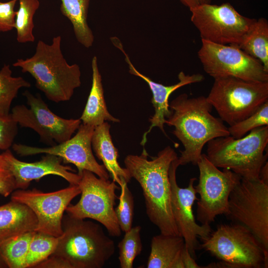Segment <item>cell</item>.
Returning <instances> with one entry per match:
<instances>
[{"instance_id": "obj_38", "label": "cell", "mask_w": 268, "mask_h": 268, "mask_svg": "<svg viewBox=\"0 0 268 268\" xmlns=\"http://www.w3.org/2000/svg\"><path fill=\"white\" fill-rule=\"evenodd\" d=\"M260 178L266 182L268 183V163H266L262 167L260 173Z\"/></svg>"}, {"instance_id": "obj_27", "label": "cell", "mask_w": 268, "mask_h": 268, "mask_svg": "<svg viewBox=\"0 0 268 268\" xmlns=\"http://www.w3.org/2000/svg\"><path fill=\"white\" fill-rule=\"evenodd\" d=\"M19 7L16 11L14 28L16 30V40L20 43L33 42L35 38L33 33L34 28L33 18L38 9V0H18Z\"/></svg>"}, {"instance_id": "obj_39", "label": "cell", "mask_w": 268, "mask_h": 268, "mask_svg": "<svg viewBox=\"0 0 268 268\" xmlns=\"http://www.w3.org/2000/svg\"><path fill=\"white\" fill-rule=\"evenodd\" d=\"M7 266L0 251V268H6Z\"/></svg>"}, {"instance_id": "obj_12", "label": "cell", "mask_w": 268, "mask_h": 268, "mask_svg": "<svg viewBox=\"0 0 268 268\" xmlns=\"http://www.w3.org/2000/svg\"><path fill=\"white\" fill-rule=\"evenodd\" d=\"M198 55L204 71L213 78L233 76L249 81L268 82V70L258 60L238 46L201 40Z\"/></svg>"}, {"instance_id": "obj_16", "label": "cell", "mask_w": 268, "mask_h": 268, "mask_svg": "<svg viewBox=\"0 0 268 268\" xmlns=\"http://www.w3.org/2000/svg\"><path fill=\"white\" fill-rule=\"evenodd\" d=\"M178 158L172 162L169 171L171 209L179 233L183 237L189 253L194 258L196 251L199 247L197 238L199 237L201 239L208 236L212 229L210 225H200L195 220L193 205L195 201L198 200L194 185L197 178H191L186 188H180L177 184L176 173L180 166Z\"/></svg>"}, {"instance_id": "obj_19", "label": "cell", "mask_w": 268, "mask_h": 268, "mask_svg": "<svg viewBox=\"0 0 268 268\" xmlns=\"http://www.w3.org/2000/svg\"><path fill=\"white\" fill-rule=\"evenodd\" d=\"M110 125L104 122L94 128L91 145L95 155L103 163V165L112 181L120 186L122 179L128 183L132 178L126 168L119 164V153L114 146L110 133Z\"/></svg>"}, {"instance_id": "obj_7", "label": "cell", "mask_w": 268, "mask_h": 268, "mask_svg": "<svg viewBox=\"0 0 268 268\" xmlns=\"http://www.w3.org/2000/svg\"><path fill=\"white\" fill-rule=\"evenodd\" d=\"M214 79L206 99L229 126L247 118L268 101V82L233 76Z\"/></svg>"}, {"instance_id": "obj_26", "label": "cell", "mask_w": 268, "mask_h": 268, "mask_svg": "<svg viewBox=\"0 0 268 268\" xmlns=\"http://www.w3.org/2000/svg\"><path fill=\"white\" fill-rule=\"evenodd\" d=\"M30 87L31 83L22 77L12 76L10 66L4 65L0 70V114H9L12 102L19 90Z\"/></svg>"}, {"instance_id": "obj_35", "label": "cell", "mask_w": 268, "mask_h": 268, "mask_svg": "<svg viewBox=\"0 0 268 268\" xmlns=\"http://www.w3.org/2000/svg\"><path fill=\"white\" fill-rule=\"evenodd\" d=\"M34 268H72L71 265L64 259L51 255L44 261L37 264Z\"/></svg>"}, {"instance_id": "obj_28", "label": "cell", "mask_w": 268, "mask_h": 268, "mask_svg": "<svg viewBox=\"0 0 268 268\" xmlns=\"http://www.w3.org/2000/svg\"><path fill=\"white\" fill-rule=\"evenodd\" d=\"M58 237L35 231L30 242L26 258L25 268H34L54 252Z\"/></svg>"}, {"instance_id": "obj_17", "label": "cell", "mask_w": 268, "mask_h": 268, "mask_svg": "<svg viewBox=\"0 0 268 268\" xmlns=\"http://www.w3.org/2000/svg\"><path fill=\"white\" fill-rule=\"evenodd\" d=\"M111 40L113 44L119 48L124 54L125 61L128 64L129 72L134 75L139 77L144 80L150 89L152 98L151 103L154 108V113L149 119L150 126L149 129L143 136L141 144L144 145L146 142V136L154 127H158L166 135L164 129L166 119L170 117L172 111L169 108V98L171 94L178 88L192 83L200 82L203 81L204 77L200 73L186 74L184 72L180 71L178 77L179 81L171 85H164L152 80L148 77L139 72L131 63L129 56L123 49L121 41L116 37H113Z\"/></svg>"}, {"instance_id": "obj_34", "label": "cell", "mask_w": 268, "mask_h": 268, "mask_svg": "<svg viewBox=\"0 0 268 268\" xmlns=\"http://www.w3.org/2000/svg\"><path fill=\"white\" fill-rule=\"evenodd\" d=\"M17 0L0 1V32L9 31L14 28L16 11L14 8Z\"/></svg>"}, {"instance_id": "obj_14", "label": "cell", "mask_w": 268, "mask_h": 268, "mask_svg": "<svg viewBox=\"0 0 268 268\" xmlns=\"http://www.w3.org/2000/svg\"><path fill=\"white\" fill-rule=\"evenodd\" d=\"M78 185H69L55 192L44 193L37 189L13 191L11 200L23 203L34 212L37 219L35 231L56 237L63 234L62 219L71 201L80 194Z\"/></svg>"}, {"instance_id": "obj_23", "label": "cell", "mask_w": 268, "mask_h": 268, "mask_svg": "<svg viewBox=\"0 0 268 268\" xmlns=\"http://www.w3.org/2000/svg\"><path fill=\"white\" fill-rule=\"evenodd\" d=\"M61 11L72 24L77 41L85 48L93 45L94 37L87 23L90 0H61Z\"/></svg>"}, {"instance_id": "obj_15", "label": "cell", "mask_w": 268, "mask_h": 268, "mask_svg": "<svg viewBox=\"0 0 268 268\" xmlns=\"http://www.w3.org/2000/svg\"><path fill=\"white\" fill-rule=\"evenodd\" d=\"M95 127L81 124L75 135L61 143L48 147H37L13 143L12 148L16 154L26 156L39 154H49L61 157L64 164L74 165L80 175L85 170L92 172L98 177L109 180L110 176L103 165L96 161L91 145Z\"/></svg>"}, {"instance_id": "obj_33", "label": "cell", "mask_w": 268, "mask_h": 268, "mask_svg": "<svg viewBox=\"0 0 268 268\" xmlns=\"http://www.w3.org/2000/svg\"><path fill=\"white\" fill-rule=\"evenodd\" d=\"M16 190L15 180L8 164L0 154V195L6 197Z\"/></svg>"}, {"instance_id": "obj_10", "label": "cell", "mask_w": 268, "mask_h": 268, "mask_svg": "<svg viewBox=\"0 0 268 268\" xmlns=\"http://www.w3.org/2000/svg\"><path fill=\"white\" fill-rule=\"evenodd\" d=\"M190 11L201 40L222 45L238 46L256 20L241 15L229 2L204 4Z\"/></svg>"}, {"instance_id": "obj_4", "label": "cell", "mask_w": 268, "mask_h": 268, "mask_svg": "<svg viewBox=\"0 0 268 268\" xmlns=\"http://www.w3.org/2000/svg\"><path fill=\"white\" fill-rule=\"evenodd\" d=\"M63 234L53 255L67 261L72 268H101L113 256L115 245L98 223L72 217L62 219Z\"/></svg>"}, {"instance_id": "obj_37", "label": "cell", "mask_w": 268, "mask_h": 268, "mask_svg": "<svg viewBox=\"0 0 268 268\" xmlns=\"http://www.w3.org/2000/svg\"><path fill=\"white\" fill-rule=\"evenodd\" d=\"M212 0H180L182 4L189 9L207 3H211Z\"/></svg>"}, {"instance_id": "obj_25", "label": "cell", "mask_w": 268, "mask_h": 268, "mask_svg": "<svg viewBox=\"0 0 268 268\" xmlns=\"http://www.w3.org/2000/svg\"><path fill=\"white\" fill-rule=\"evenodd\" d=\"M35 232L19 234L0 244V251L7 268H25L29 245Z\"/></svg>"}, {"instance_id": "obj_13", "label": "cell", "mask_w": 268, "mask_h": 268, "mask_svg": "<svg viewBox=\"0 0 268 268\" xmlns=\"http://www.w3.org/2000/svg\"><path fill=\"white\" fill-rule=\"evenodd\" d=\"M23 95L29 108L16 105L10 113L12 118L21 127L35 131L41 141L50 146L70 139L81 124L80 119H67L54 113L39 94L34 95L25 90Z\"/></svg>"}, {"instance_id": "obj_32", "label": "cell", "mask_w": 268, "mask_h": 268, "mask_svg": "<svg viewBox=\"0 0 268 268\" xmlns=\"http://www.w3.org/2000/svg\"><path fill=\"white\" fill-rule=\"evenodd\" d=\"M18 124L10 113L7 115L0 114V150L10 149L18 134Z\"/></svg>"}, {"instance_id": "obj_20", "label": "cell", "mask_w": 268, "mask_h": 268, "mask_svg": "<svg viewBox=\"0 0 268 268\" xmlns=\"http://www.w3.org/2000/svg\"><path fill=\"white\" fill-rule=\"evenodd\" d=\"M37 219L26 205L11 201L0 206V244L19 234L35 231Z\"/></svg>"}, {"instance_id": "obj_18", "label": "cell", "mask_w": 268, "mask_h": 268, "mask_svg": "<svg viewBox=\"0 0 268 268\" xmlns=\"http://www.w3.org/2000/svg\"><path fill=\"white\" fill-rule=\"evenodd\" d=\"M1 154L14 177L16 189L25 190L31 181L49 175L60 176L69 185H78L81 179L80 175L73 173L75 171L70 166L63 165L62 159L56 155L46 154L40 161L27 162L17 159L10 149Z\"/></svg>"}, {"instance_id": "obj_29", "label": "cell", "mask_w": 268, "mask_h": 268, "mask_svg": "<svg viewBox=\"0 0 268 268\" xmlns=\"http://www.w3.org/2000/svg\"><path fill=\"white\" fill-rule=\"evenodd\" d=\"M140 226L132 227L119 242V260L121 268H132L135 258L139 255L142 249L140 236Z\"/></svg>"}, {"instance_id": "obj_5", "label": "cell", "mask_w": 268, "mask_h": 268, "mask_svg": "<svg viewBox=\"0 0 268 268\" xmlns=\"http://www.w3.org/2000/svg\"><path fill=\"white\" fill-rule=\"evenodd\" d=\"M201 239L200 247L221 261L210 264V268H268V251L250 230L241 224L220 225Z\"/></svg>"}, {"instance_id": "obj_8", "label": "cell", "mask_w": 268, "mask_h": 268, "mask_svg": "<svg viewBox=\"0 0 268 268\" xmlns=\"http://www.w3.org/2000/svg\"><path fill=\"white\" fill-rule=\"evenodd\" d=\"M80 175V200L67 206V214L75 218L95 220L106 228L110 235L120 236L121 230L115 211L118 198L116 192L119 187L115 182L97 177L88 170H83Z\"/></svg>"}, {"instance_id": "obj_22", "label": "cell", "mask_w": 268, "mask_h": 268, "mask_svg": "<svg viewBox=\"0 0 268 268\" xmlns=\"http://www.w3.org/2000/svg\"><path fill=\"white\" fill-rule=\"evenodd\" d=\"M91 67V88L85 107L79 119L82 124L94 127L101 125L106 121L113 123L120 122V120L112 116L107 109L104 99L101 75L96 56L92 58Z\"/></svg>"}, {"instance_id": "obj_36", "label": "cell", "mask_w": 268, "mask_h": 268, "mask_svg": "<svg viewBox=\"0 0 268 268\" xmlns=\"http://www.w3.org/2000/svg\"><path fill=\"white\" fill-rule=\"evenodd\" d=\"M182 261L184 268H203L198 265L194 258L192 257L186 246L185 248L183 255Z\"/></svg>"}, {"instance_id": "obj_21", "label": "cell", "mask_w": 268, "mask_h": 268, "mask_svg": "<svg viewBox=\"0 0 268 268\" xmlns=\"http://www.w3.org/2000/svg\"><path fill=\"white\" fill-rule=\"evenodd\" d=\"M185 243L179 235L160 233L153 237L147 268H184L182 255Z\"/></svg>"}, {"instance_id": "obj_2", "label": "cell", "mask_w": 268, "mask_h": 268, "mask_svg": "<svg viewBox=\"0 0 268 268\" xmlns=\"http://www.w3.org/2000/svg\"><path fill=\"white\" fill-rule=\"evenodd\" d=\"M169 108L172 113L165 124L174 127L173 134L184 147L178 158L180 165H197L205 144L230 135L223 121L211 114L212 107L204 96L189 98L181 94L171 102Z\"/></svg>"}, {"instance_id": "obj_3", "label": "cell", "mask_w": 268, "mask_h": 268, "mask_svg": "<svg viewBox=\"0 0 268 268\" xmlns=\"http://www.w3.org/2000/svg\"><path fill=\"white\" fill-rule=\"evenodd\" d=\"M61 41L60 36L54 37L50 45L39 40L32 57L13 64L22 72L30 74L36 87L55 103L69 100L81 83L79 67L67 63L62 52Z\"/></svg>"}, {"instance_id": "obj_31", "label": "cell", "mask_w": 268, "mask_h": 268, "mask_svg": "<svg viewBox=\"0 0 268 268\" xmlns=\"http://www.w3.org/2000/svg\"><path fill=\"white\" fill-rule=\"evenodd\" d=\"M268 126V101L247 118L228 128L230 135L236 138L260 127Z\"/></svg>"}, {"instance_id": "obj_6", "label": "cell", "mask_w": 268, "mask_h": 268, "mask_svg": "<svg viewBox=\"0 0 268 268\" xmlns=\"http://www.w3.org/2000/svg\"><path fill=\"white\" fill-rule=\"evenodd\" d=\"M268 126L257 128L245 137H219L207 143L208 159L217 168L227 169L242 178L260 179L261 170L266 163Z\"/></svg>"}, {"instance_id": "obj_24", "label": "cell", "mask_w": 268, "mask_h": 268, "mask_svg": "<svg viewBox=\"0 0 268 268\" xmlns=\"http://www.w3.org/2000/svg\"><path fill=\"white\" fill-rule=\"evenodd\" d=\"M238 46L268 70V20L264 17L256 19Z\"/></svg>"}, {"instance_id": "obj_11", "label": "cell", "mask_w": 268, "mask_h": 268, "mask_svg": "<svg viewBox=\"0 0 268 268\" xmlns=\"http://www.w3.org/2000/svg\"><path fill=\"white\" fill-rule=\"evenodd\" d=\"M197 165L200 175L195 188L200 199L197 219L201 224L210 225L217 216L227 215L230 194L242 177L229 169L219 170L205 154H201Z\"/></svg>"}, {"instance_id": "obj_9", "label": "cell", "mask_w": 268, "mask_h": 268, "mask_svg": "<svg viewBox=\"0 0 268 268\" xmlns=\"http://www.w3.org/2000/svg\"><path fill=\"white\" fill-rule=\"evenodd\" d=\"M226 215L247 227L268 251V183L241 178L229 198Z\"/></svg>"}, {"instance_id": "obj_1", "label": "cell", "mask_w": 268, "mask_h": 268, "mask_svg": "<svg viewBox=\"0 0 268 268\" xmlns=\"http://www.w3.org/2000/svg\"><path fill=\"white\" fill-rule=\"evenodd\" d=\"M148 156L144 148L139 155H128L124 160L125 168L140 185L150 221L161 234L180 235L172 212L169 177L170 165L177 154L167 146L151 160Z\"/></svg>"}, {"instance_id": "obj_30", "label": "cell", "mask_w": 268, "mask_h": 268, "mask_svg": "<svg viewBox=\"0 0 268 268\" xmlns=\"http://www.w3.org/2000/svg\"><path fill=\"white\" fill-rule=\"evenodd\" d=\"M121 182L119 186L121 188L119 203L115 208V211L121 230L126 232L132 227L134 200L133 196L128 187V183L124 179H122Z\"/></svg>"}]
</instances>
